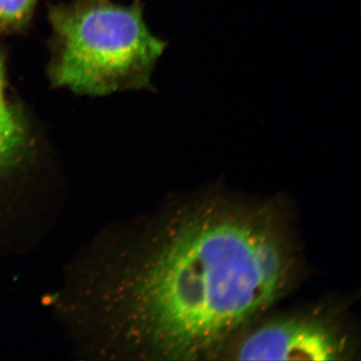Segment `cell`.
Segmentation results:
<instances>
[{"instance_id": "cell-1", "label": "cell", "mask_w": 361, "mask_h": 361, "mask_svg": "<svg viewBox=\"0 0 361 361\" xmlns=\"http://www.w3.org/2000/svg\"><path fill=\"white\" fill-rule=\"evenodd\" d=\"M130 287L135 338L165 360H220L302 273L281 202L208 190L180 197L159 223Z\"/></svg>"}, {"instance_id": "cell-2", "label": "cell", "mask_w": 361, "mask_h": 361, "mask_svg": "<svg viewBox=\"0 0 361 361\" xmlns=\"http://www.w3.org/2000/svg\"><path fill=\"white\" fill-rule=\"evenodd\" d=\"M49 78L56 87L101 97L123 90H153L152 77L167 40L144 20V2L73 0L49 6Z\"/></svg>"}, {"instance_id": "cell-3", "label": "cell", "mask_w": 361, "mask_h": 361, "mask_svg": "<svg viewBox=\"0 0 361 361\" xmlns=\"http://www.w3.org/2000/svg\"><path fill=\"white\" fill-rule=\"evenodd\" d=\"M358 344L343 312L329 305L273 313L232 339L220 360H355Z\"/></svg>"}, {"instance_id": "cell-4", "label": "cell", "mask_w": 361, "mask_h": 361, "mask_svg": "<svg viewBox=\"0 0 361 361\" xmlns=\"http://www.w3.org/2000/svg\"><path fill=\"white\" fill-rule=\"evenodd\" d=\"M28 141L27 118L23 106L9 94L6 54L0 49V174L20 160Z\"/></svg>"}, {"instance_id": "cell-5", "label": "cell", "mask_w": 361, "mask_h": 361, "mask_svg": "<svg viewBox=\"0 0 361 361\" xmlns=\"http://www.w3.org/2000/svg\"><path fill=\"white\" fill-rule=\"evenodd\" d=\"M39 0H0V35L21 32L30 25Z\"/></svg>"}]
</instances>
